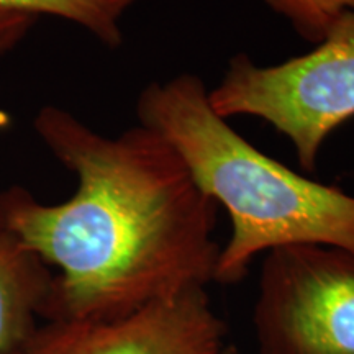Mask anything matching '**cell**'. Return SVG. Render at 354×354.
<instances>
[{
  "instance_id": "cell-7",
  "label": "cell",
  "mask_w": 354,
  "mask_h": 354,
  "mask_svg": "<svg viewBox=\"0 0 354 354\" xmlns=\"http://www.w3.org/2000/svg\"><path fill=\"white\" fill-rule=\"evenodd\" d=\"M138 0H0V8L55 17L81 26L104 46L117 50L123 44L122 20Z\"/></svg>"
},
{
  "instance_id": "cell-5",
  "label": "cell",
  "mask_w": 354,
  "mask_h": 354,
  "mask_svg": "<svg viewBox=\"0 0 354 354\" xmlns=\"http://www.w3.org/2000/svg\"><path fill=\"white\" fill-rule=\"evenodd\" d=\"M227 333L207 287H189L117 320L48 322L26 354H220Z\"/></svg>"
},
{
  "instance_id": "cell-9",
  "label": "cell",
  "mask_w": 354,
  "mask_h": 354,
  "mask_svg": "<svg viewBox=\"0 0 354 354\" xmlns=\"http://www.w3.org/2000/svg\"><path fill=\"white\" fill-rule=\"evenodd\" d=\"M38 17L0 8V57L15 50L38 24Z\"/></svg>"
},
{
  "instance_id": "cell-10",
  "label": "cell",
  "mask_w": 354,
  "mask_h": 354,
  "mask_svg": "<svg viewBox=\"0 0 354 354\" xmlns=\"http://www.w3.org/2000/svg\"><path fill=\"white\" fill-rule=\"evenodd\" d=\"M220 354H241L240 353V349H238L236 346H234V344H227V346L223 348V351H221Z\"/></svg>"
},
{
  "instance_id": "cell-3",
  "label": "cell",
  "mask_w": 354,
  "mask_h": 354,
  "mask_svg": "<svg viewBox=\"0 0 354 354\" xmlns=\"http://www.w3.org/2000/svg\"><path fill=\"white\" fill-rule=\"evenodd\" d=\"M209 100L225 120L268 122L290 141L300 166L313 172L326 138L354 117V10L343 13L307 55L272 66L243 53L233 56Z\"/></svg>"
},
{
  "instance_id": "cell-6",
  "label": "cell",
  "mask_w": 354,
  "mask_h": 354,
  "mask_svg": "<svg viewBox=\"0 0 354 354\" xmlns=\"http://www.w3.org/2000/svg\"><path fill=\"white\" fill-rule=\"evenodd\" d=\"M55 272L0 227V354H24L38 330Z\"/></svg>"
},
{
  "instance_id": "cell-2",
  "label": "cell",
  "mask_w": 354,
  "mask_h": 354,
  "mask_svg": "<svg viewBox=\"0 0 354 354\" xmlns=\"http://www.w3.org/2000/svg\"><path fill=\"white\" fill-rule=\"evenodd\" d=\"M136 117L169 141L198 189L228 212L232 236L220 250L216 284L243 281L258 256L277 248L354 250V196L259 151L212 109L202 77L183 73L148 84Z\"/></svg>"
},
{
  "instance_id": "cell-1",
  "label": "cell",
  "mask_w": 354,
  "mask_h": 354,
  "mask_svg": "<svg viewBox=\"0 0 354 354\" xmlns=\"http://www.w3.org/2000/svg\"><path fill=\"white\" fill-rule=\"evenodd\" d=\"M33 128L77 177L61 203L39 202L21 185L0 192V227L57 269L44 320H117L214 282L218 205L165 136L140 123L100 135L56 105L39 109Z\"/></svg>"
},
{
  "instance_id": "cell-4",
  "label": "cell",
  "mask_w": 354,
  "mask_h": 354,
  "mask_svg": "<svg viewBox=\"0 0 354 354\" xmlns=\"http://www.w3.org/2000/svg\"><path fill=\"white\" fill-rule=\"evenodd\" d=\"M253 328L259 354H354V250L299 245L269 251Z\"/></svg>"
},
{
  "instance_id": "cell-8",
  "label": "cell",
  "mask_w": 354,
  "mask_h": 354,
  "mask_svg": "<svg viewBox=\"0 0 354 354\" xmlns=\"http://www.w3.org/2000/svg\"><path fill=\"white\" fill-rule=\"evenodd\" d=\"M289 21L300 38L308 43H320L336 20L354 10V0H263Z\"/></svg>"
},
{
  "instance_id": "cell-11",
  "label": "cell",
  "mask_w": 354,
  "mask_h": 354,
  "mask_svg": "<svg viewBox=\"0 0 354 354\" xmlns=\"http://www.w3.org/2000/svg\"><path fill=\"white\" fill-rule=\"evenodd\" d=\"M24 354H26V353H24Z\"/></svg>"
}]
</instances>
